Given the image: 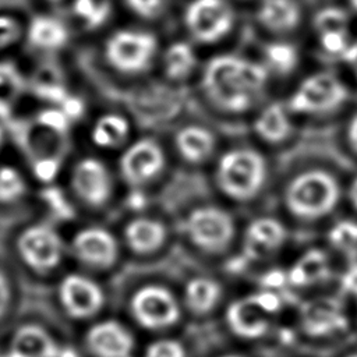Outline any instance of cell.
Masks as SVG:
<instances>
[{"label":"cell","instance_id":"cell-1","mask_svg":"<svg viewBox=\"0 0 357 357\" xmlns=\"http://www.w3.org/2000/svg\"><path fill=\"white\" fill-rule=\"evenodd\" d=\"M343 178L333 167L308 163L291 169L278 184L279 213L296 229H324L344 208Z\"/></svg>","mask_w":357,"mask_h":357},{"label":"cell","instance_id":"cell-2","mask_svg":"<svg viewBox=\"0 0 357 357\" xmlns=\"http://www.w3.org/2000/svg\"><path fill=\"white\" fill-rule=\"evenodd\" d=\"M213 195L233 209H254L271 192L273 172L266 153L236 144L219 151L211 167Z\"/></svg>","mask_w":357,"mask_h":357},{"label":"cell","instance_id":"cell-3","mask_svg":"<svg viewBox=\"0 0 357 357\" xmlns=\"http://www.w3.org/2000/svg\"><path fill=\"white\" fill-rule=\"evenodd\" d=\"M269 78L259 60L223 53L213 56L202 67L201 89L218 110L241 114L261 102Z\"/></svg>","mask_w":357,"mask_h":357},{"label":"cell","instance_id":"cell-4","mask_svg":"<svg viewBox=\"0 0 357 357\" xmlns=\"http://www.w3.org/2000/svg\"><path fill=\"white\" fill-rule=\"evenodd\" d=\"M243 220L216 197L195 199L180 213L176 230L192 257L223 264L237 250Z\"/></svg>","mask_w":357,"mask_h":357},{"label":"cell","instance_id":"cell-5","mask_svg":"<svg viewBox=\"0 0 357 357\" xmlns=\"http://www.w3.org/2000/svg\"><path fill=\"white\" fill-rule=\"evenodd\" d=\"M95 42L100 70L121 82H134L156 68L163 46L149 25L132 21H116Z\"/></svg>","mask_w":357,"mask_h":357},{"label":"cell","instance_id":"cell-6","mask_svg":"<svg viewBox=\"0 0 357 357\" xmlns=\"http://www.w3.org/2000/svg\"><path fill=\"white\" fill-rule=\"evenodd\" d=\"M293 227L279 213L259 212L241 223L237 250L222 265L225 275L248 276L258 271L276 265L291 248Z\"/></svg>","mask_w":357,"mask_h":357},{"label":"cell","instance_id":"cell-7","mask_svg":"<svg viewBox=\"0 0 357 357\" xmlns=\"http://www.w3.org/2000/svg\"><path fill=\"white\" fill-rule=\"evenodd\" d=\"M291 322L297 342L314 347L336 346L356 331L351 304L336 289L301 297Z\"/></svg>","mask_w":357,"mask_h":357},{"label":"cell","instance_id":"cell-8","mask_svg":"<svg viewBox=\"0 0 357 357\" xmlns=\"http://www.w3.org/2000/svg\"><path fill=\"white\" fill-rule=\"evenodd\" d=\"M130 311L142 329L159 335L172 333L187 319L178 289L155 280L134 290Z\"/></svg>","mask_w":357,"mask_h":357},{"label":"cell","instance_id":"cell-9","mask_svg":"<svg viewBox=\"0 0 357 357\" xmlns=\"http://www.w3.org/2000/svg\"><path fill=\"white\" fill-rule=\"evenodd\" d=\"M68 18L60 11L33 8L26 13L22 53L33 59H61L78 42Z\"/></svg>","mask_w":357,"mask_h":357},{"label":"cell","instance_id":"cell-10","mask_svg":"<svg viewBox=\"0 0 357 357\" xmlns=\"http://www.w3.org/2000/svg\"><path fill=\"white\" fill-rule=\"evenodd\" d=\"M290 287L298 298L335 289L339 262L331 251L322 244L305 245L291 254L289 262L284 264Z\"/></svg>","mask_w":357,"mask_h":357},{"label":"cell","instance_id":"cell-11","mask_svg":"<svg viewBox=\"0 0 357 357\" xmlns=\"http://www.w3.org/2000/svg\"><path fill=\"white\" fill-rule=\"evenodd\" d=\"M349 98L344 81L332 71H315L304 77L286 103L296 116H325L339 110Z\"/></svg>","mask_w":357,"mask_h":357},{"label":"cell","instance_id":"cell-12","mask_svg":"<svg viewBox=\"0 0 357 357\" xmlns=\"http://www.w3.org/2000/svg\"><path fill=\"white\" fill-rule=\"evenodd\" d=\"M169 167L165 145L152 135H135L119 153L117 169L121 178L134 190H144L159 181Z\"/></svg>","mask_w":357,"mask_h":357},{"label":"cell","instance_id":"cell-13","mask_svg":"<svg viewBox=\"0 0 357 357\" xmlns=\"http://www.w3.org/2000/svg\"><path fill=\"white\" fill-rule=\"evenodd\" d=\"M178 291L185 317L194 322L220 317L231 297L226 276L212 271H192L184 278Z\"/></svg>","mask_w":357,"mask_h":357},{"label":"cell","instance_id":"cell-14","mask_svg":"<svg viewBox=\"0 0 357 357\" xmlns=\"http://www.w3.org/2000/svg\"><path fill=\"white\" fill-rule=\"evenodd\" d=\"M181 18L190 39L201 45L223 40L236 25V11L230 0H188Z\"/></svg>","mask_w":357,"mask_h":357},{"label":"cell","instance_id":"cell-15","mask_svg":"<svg viewBox=\"0 0 357 357\" xmlns=\"http://www.w3.org/2000/svg\"><path fill=\"white\" fill-rule=\"evenodd\" d=\"M82 126L91 146L100 152H117L119 155L137 135L131 114L120 106L92 109Z\"/></svg>","mask_w":357,"mask_h":357},{"label":"cell","instance_id":"cell-16","mask_svg":"<svg viewBox=\"0 0 357 357\" xmlns=\"http://www.w3.org/2000/svg\"><path fill=\"white\" fill-rule=\"evenodd\" d=\"M17 251L21 261L32 271L49 272L61 264L66 245L56 227L39 222L26 226L18 234Z\"/></svg>","mask_w":357,"mask_h":357},{"label":"cell","instance_id":"cell-17","mask_svg":"<svg viewBox=\"0 0 357 357\" xmlns=\"http://www.w3.org/2000/svg\"><path fill=\"white\" fill-rule=\"evenodd\" d=\"M70 185L75 195L91 206L105 205L114 188L112 169L102 156H79L70 170Z\"/></svg>","mask_w":357,"mask_h":357},{"label":"cell","instance_id":"cell-18","mask_svg":"<svg viewBox=\"0 0 357 357\" xmlns=\"http://www.w3.org/2000/svg\"><path fill=\"white\" fill-rule=\"evenodd\" d=\"M31 106L28 66L21 56L0 57V121L11 126Z\"/></svg>","mask_w":357,"mask_h":357},{"label":"cell","instance_id":"cell-19","mask_svg":"<svg viewBox=\"0 0 357 357\" xmlns=\"http://www.w3.org/2000/svg\"><path fill=\"white\" fill-rule=\"evenodd\" d=\"M57 297L63 310L73 318L85 319L96 315L105 304L102 286L84 273H67L59 283Z\"/></svg>","mask_w":357,"mask_h":357},{"label":"cell","instance_id":"cell-20","mask_svg":"<svg viewBox=\"0 0 357 357\" xmlns=\"http://www.w3.org/2000/svg\"><path fill=\"white\" fill-rule=\"evenodd\" d=\"M173 151L176 156L191 169L211 167L219 153L215 132L204 124L188 123L178 127L173 135Z\"/></svg>","mask_w":357,"mask_h":357},{"label":"cell","instance_id":"cell-21","mask_svg":"<svg viewBox=\"0 0 357 357\" xmlns=\"http://www.w3.org/2000/svg\"><path fill=\"white\" fill-rule=\"evenodd\" d=\"M71 252L81 264L89 268L106 269L117 261L120 247L116 236L107 229L86 226L73 236Z\"/></svg>","mask_w":357,"mask_h":357},{"label":"cell","instance_id":"cell-22","mask_svg":"<svg viewBox=\"0 0 357 357\" xmlns=\"http://www.w3.org/2000/svg\"><path fill=\"white\" fill-rule=\"evenodd\" d=\"M312 28L318 46L331 57L342 59L354 38L350 31L347 11L337 6H326L318 10L312 20Z\"/></svg>","mask_w":357,"mask_h":357},{"label":"cell","instance_id":"cell-23","mask_svg":"<svg viewBox=\"0 0 357 357\" xmlns=\"http://www.w3.org/2000/svg\"><path fill=\"white\" fill-rule=\"evenodd\" d=\"M172 227L155 215H138L124 227L127 247L141 255L152 257L167 248L172 240Z\"/></svg>","mask_w":357,"mask_h":357},{"label":"cell","instance_id":"cell-24","mask_svg":"<svg viewBox=\"0 0 357 357\" xmlns=\"http://www.w3.org/2000/svg\"><path fill=\"white\" fill-rule=\"evenodd\" d=\"M119 13L117 0H73L63 11L75 29L78 39H96L110 25Z\"/></svg>","mask_w":357,"mask_h":357},{"label":"cell","instance_id":"cell-25","mask_svg":"<svg viewBox=\"0 0 357 357\" xmlns=\"http://www.w3.org/2000/svg\"><path fill=\"white\" fill-rule=\"evenodd\" d=\"M85 343L95 357H134L135 339L131 331L116 319H103L93 324Z\"/></svg>","mask_w":357,"mask_h":357},{"label":"cell","instance_id":"cell-26","mask_svg":"<svg viewBox=\"0 0 357 357\" xmlns=\"http://www.w3.org/2000/svg\"><path fill=\"white\" fill-rule=\"evenodd\" d=\"M252 131L262 145L283 146L294 134V114L286 102H269L254 116Z\"/></svg>","mask_w":357,"mask_h":357},{"label":"cell","instance_id":"cell-27","mask_svg":"<svg viewBox=\"0 0 357 357\" xmlns=\"http://www.w3.org/2000/svg\"><path fill=\"white\" fill-rule=\"evenodd\" d=\"M321 243L340 266L357 261V218L349 213L335 218L322 229Z\"/></svg>","mask_w":357,"mask_h":357},{"label":"cell","instance_id":"cell-28","mask_svg":"<svg viewBox=\"0 0 357 357\" xmlns=\"http://www.w3.org/2000/svg\"><path fill=\"white\" fill-rule=\"evenodd\" d=\"M255 18L268 32L286 35L300 25L303 10L298 0H259Z\"/></svg>","mask_w":357,"mask_h":357},{"label":"cell","instance_id":"cell-29","mask_svg":"<svg viewBox=\"0 0 357 357\" xmlns=\"http://www.w3.org/2000/svg\"><path fill=\"white\" fill-rule=\"evenodd\" d=\"M156 67L172 82L188 79L198 67V56L191 40H172L163 45Z\"/></svg>","mask_w":357,"mask_h":357},{"label":"cell","instance_id":"cell-30","mask_svg":"<svg viewBox=\"0 0 357 357\" xmlns=\"http://www.w3.org/2000/svg\"><path fill=\"white\" fill-rule=\"evenodd\" d=\"M8 349L21 357H59L61 346L46 328L26 324L14 331Z\"/></svg>","mask_w":357,"mask_h":357},{"label":"cell","instance_id":"cell-31","mask_svg":"<svg viewBox=\"0 0 357 357\" xmlns=\"http://www.w3.org/2000/svg\"><path fill=\"white\" fill-rule=\"evenodd\" d=\"M26 13L13 7L0 8V57L21 56L24 50Z\"/></svg>","mask_w":357,"mask_h":357},{"label":"cell","instance_id":"cell-32","mask_svg":"<svg viewBox=\"0 0 357 357\" xmlns=\"http://www.w3.org/2000/svg\"><path fill=\"white\" fill-rule=\"evenodd\" d=\"M259 61L264 64L269 75L284 77L297 68L300 63V52L296 45L287 40L275 39L262 47Z\"/></svg>","mask_w":357,"mask_h":357},{"label":"cell","instance_id":"cell-33","mask_svg":"<svg viewBox=\"0 0 357 357\" xmlns=\"http://www.w3.org/2000/svg\"><path fill=\"white\" fill-rule=\"evenodd\" d=\"M167 0H117L119 13L128 21L149 25L159 20L165 11Z\"/></svg>","mask_w":357,"mask_h":357},{"label":"cell","instance_id":"cell-34","mask_svg":"<svg viewBox=\"0 0 357 357\" xmlns=\"http://www.w3.org/2000/svg\"><path fill=\"white\" fill-rule=\"evenodd\" d=\"M28 183L24 172L10 163H0V204L18 202L26 192Z\"/></svg>","mask_w":357,"mask_h":357},{"label":"cell","instance_id":"cell-35","mask_svg":"<svg viewBox=\"0 0 357 357\" xmlns=\"http://www.w3.org/2000/svg\"><path fill=\"white\" fill-rule=\"evenodd\" d=\"M142 357H195V353L184 339L169 333L151 340L145 346Z\"/></svg>","mask_w":357,"mask_h":357},{"label":"cell","instance_id":"cell-36","mask_svg":"<svg viewBox=\"0 0 357 357\" xmlns=\"http://www.w3.org/2000/svg\"><path fill=\"white\" fill-rule=\"evenodd\" d=\"M344 208L347 209L349 215L357 218V172L346 178Z\"/></svg>","mask_w":357,"mask_h":357},{"label":"cell","instance_id":"cell-37","mask_svg":"<svg viewBox=\"0 0 357 357\" xmlns=\"http://www.w3.org/2000/svg\"><path fill=\"white\" fill-rule=\"evenodd\" d=\"M344 144L350 155L357 159V112H354L347 120L344 128Z\"/></svg>","mask_w":357,"mask_h":357},{"label":"cell","instance_id":"cell-38","mask_svg":"<svg viewBox=\"0 0 357 357\" xmlns=\"http://www.w3.org/2000/svg\"><path fill=\"white\" fill-rule=\"evenodd\" d=\"M206 357H257V356L251 351L250 347L236 344L234 347L218 349L213 353L208 354Z\"/></svg>","mask_w":357,"mask_h":357},{"label":"cell","instance_id":"cell-39","mask_svg":"<svg viewBox=\"0 0 357 357\" xmlns=\"http://www.w3.org/2000/svg\"><path fill=\"white\" fill-rule=\"evenodd\" d=\"M11 303V284L6 273L0 269V318L6 314Z\"/></svg>","mask_w":357,"mask_h":357},{"label":"cell","instance_id":"cell-40","mask_svg":"<svg viewBox=\"0 0 357 357\" xmlns=\"http://www.w3.org/2000/svg\"><path fill=\"white\" fill-rule=\"evenodd\" d=\"M340 60L349 67V70L357 79V36L353 38L350 46L347 47V50L344 52Z\"/></svg>","mask_w":357,"mask_h":357},{"label":"cell","instance_id":"cell-41","mask_svg":"<svg viewBox=\"0 0 357 357\" xmlns=\"http://www.w3.org/2000/svg\"><path fill=\"white\" fill-rule=\"evenodd\" d=\"M73 0H32L33 8H43L63 13Z\"/></svg>","mask_w":357,"mask_h":357},{"label":"cell","instance_id":"cell-42","mask_svg":"<svg viewBox=\"0 0 357 357\" xmlns=\"http://www.w3.org/2000/svg\"><path fill=\"white\" fill-rule=\"evenodd\" d=\"M8 139V126L0 121V152Z\"/></svg>","mask_w":357,"mask_h":357},{"label":"cell","instance_id":"cell-43","mask_svg":"<svg viewBox=\"0 0 357 357\" xmlns=\"http://www.w3.org/2000/svg\"><path fill=\"white\" fill-rule=\"evenodd\" d=\"M336 357H357V344L344 347L343 350H340V351L337 353Z\"/></svg>","mask_w":357,"mask_h":357},{"label":"cell","instance_id":"cell-44","mask_svg":"<svg viewBox=\"0 0 357 357\" xmlns=\"http://www.w3.org/2000/svg\"><path fill=\"white\" fill-rule=\"evenodd\" d=\"M351 308H353V318H354V329L357 331V298L354 301L350 303Z\"/></svg>","mask_w":357,"mask_h":357},{"label":"cell","instance_id":"cell-45","mask_svg":"<svg viewBox=\"0 0 357 357\" xmlns=\"http://www.w3.org/2000/svg\"><path fill=\"white\" fill-rule=\"evenodd\" d=\"M0 357H21V356H18V354L14 353L13 350L7 349V350H4V351H0Z\"/></svg>","mask_w":357,"mask_h":357},{"label":"cell","instance_id":"cell-46","mask_svg":"<svg viewBox=\"0 0 357 357\" xmlns=\"http://www.w3.org/2000/svg\"><path fill=\"white\" fill-rule=\"evenodd\" d=\"M347 3H349V6L357 13V0H347Z\"/></svg>","mask_w":357,"mask_h":357}]
</instances>
